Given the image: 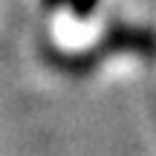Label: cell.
<instances>
[{
  "label": "cell",
  "instance_id": "1",
  "mask_svg": "<svg viewBox=\"0 0 156 156\" xmlns=\"http://www.w3.org/2000/svg\"><path fill=\"white\" fill-rule=\"evenodd\" d=\"M104 52H139V55H156V32L151 29H136V26H113L110 35L101 44Z\"/></svg>",
  "mask_w": 156,
  "mask_h": 156
},
{
  "label": "cell",
  "instance_id": "2",
  "mask_svg": "<svg viewBox=\"0 0 156 156\" xmlns=\"http://www.w3.org/2000/svg\"><path fill=\"white\" fill-rule=\"evenodd\" d=\"M69 6H73V12H75V17H87L90 12L98 6V0H69Z\"/></svg>",
  "mask_w": 156,
  "mask_h": 156
}]
</instances>
